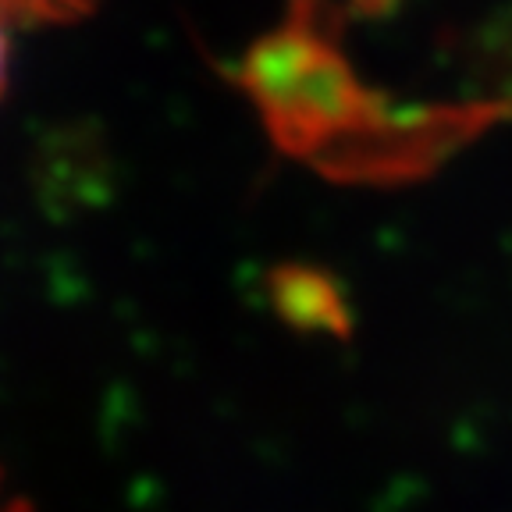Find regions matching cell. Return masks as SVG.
Instances as JSON below:
<instances>
[{
    "mask_svg": "<svg viewBox=\"0 0 512 512\" xmlns=\"http://www.w3.org/2000/svg\"><path fill=\"white\" fill-rule=\"evenodd\" d=\"M93 8L96 0H0V11L15 25H68Z\"/></svg>",
    "mask_w": 512,
    "mask_h": 512,
    "instance_id": "obj_1",
    "label": "cell"
},
{
    "mask_svg": "<svg viewBox=\"0 0 512 512\" xmlns=\"http://www.w3.org/2000/svg\"><path fill=\"white\" fill-rule=\"evenodd\" d=\"M11 18L0 11V100L8 93V82H11Z\"/></svg>",
    "mask_w": 512,
    "mask_h": 512,
    "instance_id": "obj_2",
    "label": "cell"
}]
</instances>
